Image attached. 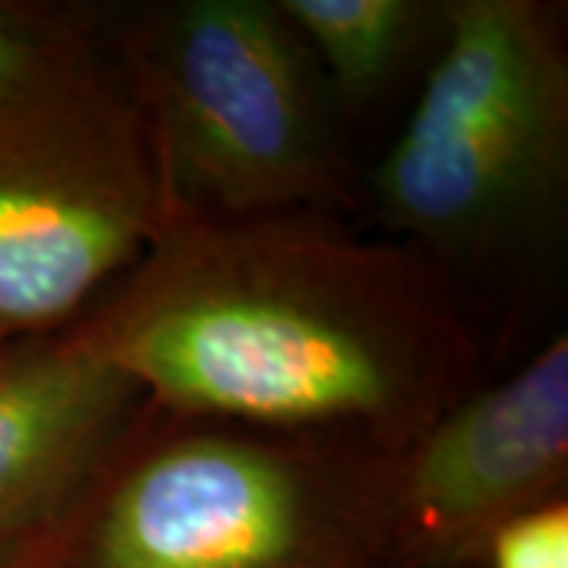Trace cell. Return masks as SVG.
I'll return each mask as SVG.
<instances>
[{
    "instance_id": "1",
    "label": "cell",
    "mask_w": 568,
    "mask_h": 568,
    "mask_svg": "<svg viewBox=\"0 0 568 568\" xmlns=\"http://www.w3.org/2000/svg\"><path fill=\"white\" fill-rule=\"evenodd\" d=\"M70 332L171 414L379 455L477 392L484 364L439 265L323 212H168Z\"/></svg>"
},
{
    "instance_id": "2",
    "label": "cell",
    "mask_w": 568,
    "mask_h": 568,
    "mask_svg": "<svg viewBox=\"0 0 568 568\" xmlns=\"http://www.w3.org/2000/svg\"><path fill=\"white\" fill-rule=\"evenodd\" d=\"M386 462L145 398L51 518L41 568H379Z\"/></svg>"
},
{
    "instance_id": "3",
    "label": "cell",
    "mask_w": 568,
    "mask_h": 568,
    "mask_svg": "<svg viewBox=\"0 0 568 568\" xmlns=\"http://www.w3.org/2000/svg\"><path fill=\"white\" fill-rule=\"evenodd\" d=\"M568 54L540 0L443 3L439 51L369 174L395 241L455 272L503 268L562 212Z\"/></svg>"
},
{
    "instance_id": "4",
    "label": "cell",
    "mask_w": 568,
    "mask_h": 568,
    "mask_svg": "<svg viewBox=\"0 0 568 568\" xmlns=\"http://www.w3.org/2000/svg\"><path fill=\"white\" fill-rule=\"evenodd\" d=\"M111 63L140 111L171 212L351 205L323 73L275 0H168L123 17Z\"/></svg>"
},
{
    "instance_id": "5",
    "label": "cell",
    "mask_w": 568,
    "mask_h": 568,
    "mask_svg": "<svg viewBox=\"0 0 568 568\" xmlns=\"http://www.w3.org/2000/svg\"><path fill=\"white\" fill-rule=\"evenodd\" d=\"M168 212L145 123L95 44L0 114V338L80 323Z\"/></svg>"
},
{
    "instance_id": "6",
    "label": "cell",
    "mask_w": 568,
    "mask_h": 568,
    "mask_svg": "<svg viewBox=\"0 0 568 568\" xmlns=\"http://www.w3.org/2000/svg\"><path fill=\"white\" fill-rule=\"evenodd\" d=\"M568 338L480 386L388 455L379 568H465L528 508L566 496Z\"/></svg>"
},
{
    "instance_id": "7",
    "label": "cell",
    "mask_w": 568,
    "mask_h": 568,
    "mask_svg": "<svg viewBox=\"0 0 568 568\" xmlns=\"http://www.w3.org/2000/svg\"><path fill=\"white\" fill-rule=\"evenodd\" d=\"M142 402L70 328L0 347V528L48 525Z\"/></svg>"
},
{
    "instance_id": "8",
    "label": "cell",
    "mask_w": 568,
    "mask_h": 568,
    "mask_svg": "<svg viewBox=\"0 0 568 568\" xmlns=\"http://www.w3.org/2000/svg\"><path fill=\"white\" fill-rule=\"evenodd\" d=\"M345 108L379 99L443 17L424 0H275ZM439 29V26H436ZM433 29V32H436Z\"/></svg>"
},
{
    "instance_id": "9",
    "label": "cell",
    "mask_w": 568,
    "mask_h": 568,
    "mask_svg": "<svg viewBox=\"0 0 568 568\" xmlns=\"http://www.w3.org/2000/svg\"><path fill=\"white\" fill-rule=\"evenodd\" d=\"M95 44V22L85 13L0 0V114L61 77Z\"/></svg>"
},
{
    "instance_id": "10",
    "label": "cell",
    "mask_w": 568,
    "mask_h": 568,
    "mask_svg": "<svg viewBox=\"0 0 568 568\" xmlns=\"http://www.w3.org/2000/svg\"><path fill=\"white\" fill-rule=\"evenodd\" d=\"M489 568H568V499H549L506 521L484 549Z\"/></svg>"
},
{
    "instance_id": "11",
    "label": "cell",
    "mask_w": 568,
    "mask_h": 568,
    "mask_svg": "<svg viewBox=\"0 0 568 568\" xmlns=\"http://www.w3.org/2000/svg\"><path fill=\"white\" fill-rule=\"evenodd\" d=\"M48 525H39V528H0V568H41Z\"/></svg>"
},
{
    "instance_id": "12",
    "label": "cell",
    "mask_w": 568,
    "mask_h": 568,
    "mask_svg": "<svg viewBox=\"0 0 568 568\" xmlns=\"http://www.w3.org/2000/svg\"><path fill=\"white\" fill-rule=\"evenodd\" d=\"M3 345H7V342H3V338H0V347H3Z\"/></svg>"
}]
</instances>
